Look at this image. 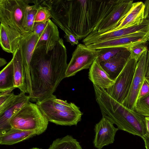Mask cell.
<instances>
[{
	"label": "cell",
	"mask_w": 149,
	"mask_h": 149,
	"mask_svg": "<svg viewBox=\"0 0 149 149\" xmlns=\"http://www.w3.org/2000/svg\"><path fill=\"white\" fill-rule=\"evenodd\" d=\"M145 78L149 80V50L148 51Z\"/></svg>",
	"instance_id": "34"
},
{
	"label": "cell",
	"mask_w": 149,
	"mask_h": 149,
	"mask_svg": "<svg viewBox=\"0 0 149 149\" xmlns=\"http://www.w3.org/2000/svg\"><path fill=\"white\" fill-rule=\"evenodd\" d=\"M149 41V33L136 32L124 36L97 42L86 45L96 49L110 47L128 49L131 46Z\"/></svg>",
	"instance_id": "11"
},
{
	"label": "cell",
	"mask_w": 149,
	"mask_h": 149,
	"mask_svg": "<svg viewBox=\"0 0 149 149\" xmlns=\"http://www.w3.org/2000/svg\"><path fill=\"white\" fill-rule=\"evenodd\" d=\"M119 0H50L53 22L79 40L97 32L100 24Z\"/></svg>",
	"instance_id": "1"
},
{
	"label": "cell",
	"mask_w": 149,
	"mask_h": 149,
	"mask_svg": "<svg viewBox=\"0 0 149 149\" xmlns=\"http://www.w3.org/2000/svg\"><path fill=\"white\" fill-rule=\"evenodd\" d=\"M47 2V0H42L41 6L38 9L35 17V23L47 22L52 18Z\"/></svg>",
	"instance_id": "24"
},
{
	"label": "cell",
	"mask_w": 149,
	"mask_h": 149,
	"mask_svg": "<svg viewBox=\"0 0 149 149\" xmlns=\"http://www.w3.org/2000/svg\"><path fill=\"white\" fill-rule=\"evenodd\" d=\"M134 110L145 117H149V94L137 100Z\"/></svg>",
	"instance_id": "27"
},
{
	"label": "cell",
	"mask_w": 149,
	"mask_h": 149,
	"mask_svg": "<svg viewBox=\"0 0 149 149\" xmlns=\"http://www.w3.org/2000/svg\"><path fill=\"white\" fill-rule=\"evenodd\" d=\"M39 37L33 32L23 39L21 42L20 48L22 62L25 70L26 83L28 93L30 95L31 91V84L29 72L30 65L31 59Z\"/></svg>",
	"instance_id": "13"
},
{
	"label": "cell",
	"mask_w": 149,
	"mask_h": 149,
	"mask_svg": "<svg viewBox=\"0 0 149 149\" xmlns=\"http://www.w3.org/2000/svg\"><path fill=\"white\" fill-rule=\"evenodd\" d=\"M49 122L63 125H76L83 113L74 103L58 99L53 94L36 102Z\"/></svg>",
	"instance_id": "5"
},
{
	"label": "cell",
	"mask_w": 149,
	"mask_h": 149,
	"mask_svg": "<svg viewBox=\"0 0 149 149\" xmlns=\"http://www.w3.org/2000/svg\"><path fill=\"white\" fill-rule=\"evenodd\" d=\"M21 92L17 95L14 101L0 113V134L11 129L10 122L14 116L30 100L29 95Z\"/></svg>",
	"instance_id": "14"
},
{
	"label": "cell",
	"mask_w": 149,
	"mask_h": 149,
	"mask_svg": "<svg viewBox=\"0 0 149 149\" xmlns=\"http://www.w3.org/2000/svg\"><path fill=\"white\" fill-rule=\"evenodd\" d=\"M127 49L122 50L109 60L100 64L110 78L115 81L130 58Z\"/></svg>",
	"instance_id": "15"
},
{
	"label": "cell",
	"mask_w": 149,
	"mask_h": 149,
	"mask_svg": "<svg viewBox=\"0 0 149 149\" xmlns=\"http://www.w3.org/2000/svg\"><path fill=\"white\" fill-rule=\"evenodd\" d=\"M14 70L13 60L2 70L0 73V92L14 87Z\"/></svg>",
	"instance_id": "21"
},
{
	"label": "cell",
	"mask_w": 149,
	"mask_h": 149,
	"mask_svg": "<svg viewBox=\"0 0 149 149\" xmlns=\"http://www.w3.org/2000/svg\"><path fill=\"white\" fill-rule=\"evenodd\" d=\"M144 4L143 2H133L131 8L126 16L117 26L112 31L141 24L144 19Z\"/></svg>",
	"instance_id": "16"
},
{
	"label": "cell",
	"mask_w": 149,
	"mask_h": 149,
	"mask_svg": "<svg viewBox=\"0 0 149 149\" xmlns=\"http://www.w3.org/2000/svg\"><path fill=\"white\" fill-rule=\"evenodd\" d=\"M113 124L105 117H102L100 121L96 123L94 130L95 135L93 141L94 146L97 149L113 143L117 132L118 130Z\"/></svg>",
	"instance_id": "12"
},
{
	"label": "cell",
	"mask_w": 149,
	"mask_h": 149,
	"mask_svg": "<svg viewBox=\"0 0 149 149\" xmlns=\"http://www.w3.org/2000/svg\"><path fill=\"white\" fill-rule=\"evenodd\" d=\"M41 0H31V3L34 4L31 6L29 5L27 7V25L28 29L31 32H33L35 17L38 9L41 6Z\"/></svg>",
	"instance_id": "23"
},
{
	"label": "cell",
	"mask_w": 149,
	"mask_h": 149,
	"mask_svg": "<svg viewBox=\"0 0 149 149\" xmlns=\"http://www.w3.org/2000/svg\"><path fill=\"white\" fill-rule=\"evenodd\" d=\"M36 135V132L33 131L11 128L6 132L0 134V144L5 145H13Z\"/></svg>",
	"instance_id": "20"
},
{
	"label": "cell",
	"mask_w": 149,
	"mask_h": 149,
	"mask_svg": "<svg viewBox=\"0 0 149 149\" xmlns=\"http://www.w3.org/2000/svg\"><path fill=\"white\" fill-rule=\"evenodd\" d=\"M148 50L144 52L137 61L136 69L127 96L122 104L132 110L145 78Z\"/></svg>",
	"instance_id": "9"
},
{
	"label": "cell",
	"mask_w": 149,
	"mask_h": 149,
	"mask_svg": "<svg viewBox=\"0 0 149 149\" xmlns=\"http://www.w3.org/2000/svg\"><path fill=\"white\" fill-rule=\"evenodd\" d=\"M64 32L65 33L64 37L66 41L72 45L73 46L79 44V40L77 36L69 31H65Z\"/></svg>",
	"instance_id": "32"
},
{
	"label": "cell",
	"mask_w": 149,
	"mask_h": 149,
	"mask_svg": "<svg viewBox=\"0 0 149 149\" xmlns=\"http://www.w3.org/2000/svg\"><path fill=\"white\" fill-rule=\"evenodd\" d=\"M126 49H127L121 47H110L100 49L97 60L99 63L107 61Z\"/></svg>",
	"instance_id": "26"
},
{
	"label": "cell",
	"mask_w": 149,
	"mask_h": 149,
	"mask_svg": "<svg viewBox=\"0 0 149 149\" xmlns=\"http://www.w3.org/2000/svg\"><path fill=\"white\" fill-rule=\"evenodd\" d=\"M142 138L144 142L145 146L146 149H149V136L146 135Z\"/></svg>",
	"instance_id": "35"
},
{
	"label": "cell",
	"mask_w": 149,
	"mask_h": 149,
	"mask_svg": "<svg viewBox=\"0 0 149 149\" xmlns=\"http://www.w3.org/2000/svg\"><path fill=\"white\" fill-rule=\"evenodd\" d=\"M14 82V87L22 92L28 93L25 70L23 66L20 47L13 54Z\"/></svg>",
	"instance_id": "19"
},
{
	"label": "cell",
	"mask_w": 149,
	"mask_h": 149,
	"mask_svg": "<svg viewBox=\"0 0 149 149\" xmlns=\"http://www.w3.org/2000/svg\"><path fill=\"white\" fill-rule=\"evenodd\" d=\"M144 3L145 5L144 19L149 20V0L145 1Z\"/></svg>",
	"instance_id": "33"
},
{
	"label": "cell",
	"mask_w": 149,
	"mask_h": 149,
	"mask_svg": "<svg viewBox=\"0 0 149 149\" xmlns=\"http://www.w3.org/2000/svg\"><path fill=\"white\" fill-rule=\"evenodd\" d=\"M58 27L51 19L47 24L43 33L39 38L35 48L45 45L47 53L52 51L60 39Z\"/></svg>",
	"instance_id": "18"
},
{
	"label": "cell",
	"mask_w": 149,
	"mask_h": 149,
	"mask_svg": "<svg viewBox=\"0 0 149 149\" xmlns=\"http://www.w3.org/2000/svg\"><path fill=\"white\" fill-rule=\"evenodd\" d=\"M93 88L102 117L115 124L118 130L141 138L147 135L145 117L118 102L106 90L96 86Z\"/></svg>",
	"instance_id": "3"
},
{
	"label": "cell",
	"mask_w": 149,
	"mask_h": 149,
	"mask_svg": "<svg viewBox=\"0 0 149 149\" xmlns=\"http://www.w3.org/2000/svg\"><path fill=\"white\" fill-rule=\"evenodd\" d=\"M137 61L130 58L115 80L114 84L106 90L112 98L122 104L129 93Z\"/></svg>",
	"instance_id": "7"
},
{
	"label": "cell",
	"mask_w": 149,
	"mask_h": 149,
	"mask_svg": "<svg viewBox=\"0 0 149 149\" xmlns=\"http://www.w3.org/2000/svg\"><path fill=\"white\" fill-rule=\"evenodd\" d=\"M88 75L93 85L105 90L112 86L115 81L110 78L97 59L89 69Z\"/></svg>",
	"instance_id": "17"
},
{
	"label": "cell",
	"mask_w": 149,
	"mask_h": 149,
	"mask_svg": "<svg viewBox=\"0 0 149 149\" xmlns=\"http://www.w3.org/2000/svg\"><path fill=\"white\" fill-rule=\"evenodd\" d=\"M47 22L45 23H35L33 27V32L39 38L40 37L43 33L47 24Z\"/></svg>",
	"instance_id": "31"
},
{
	"label": "cell",
	"mask_w": 149,
	"mask_h": 149,
	"mask_svg": "<svg viewBox=\"0 0 149 149\" xmlns=\"http://www.w3.org/2000/svg\"><path fill=\"white\" fill-rule=\"evenodd\" d=\"M145 121L147 131V135L149 136V117H145Z\"/></svg>",
	"instance_id": "36"
},
{
	"label": "cell",
	"mask_w": 149,
	"mask_h": 149,
	"mask_svg": "<svg viewBox=\"0 0 149 149\" xmlns=\"http://www.w3.org/2000/svg\"><path fill=\"white\" fill-rule=\"evenodd\" d=\"M6 60L3 58H0V67H1L7 63Z\"/></svg>",
	"instance_id": "37"
},
{
	"label": "cell",
	"mask_w": 149,
	"mask_h": 149,
	"mask_svg": "<svg viewBox=\"0 0 149 149\" xmlns=\"http://www.w3.org/2000/svg\"><path fill=\"white\" fill-rule=\"evenodd\" d=\"M14 87L9 89L0 92V113H2L15 99L17 95L14 94L12 91L15 88Z\"/></svg>",
	"instance_id": "25"
},
{
	"label": "cell",
	"mask_w": 149,
	"mask_h": 149,
	"mask_svg": "<svg viewBox=\"0 0 149 149\" xmlns=\"http://www.w3.org/2000/svg\"><path fill=\"white\" fill-rule=\"evenodd\" d=\"M146 43L137 44L127 49L130 53V58L138 61L143 52L147 50Z\"/></svg>",
	"instance_id": "29"
},
{
	"label": "cell",
	"mask_w": 149,
	"mask_h": 149,
	"mask_svg": "<svg viewBox=\"0 0 149 149\" xmlns=\"http://www.w3.org/2000/svg\"><path fill=\"white\" fill-rule=\"evenodd\" d=\"M0 43L2 49L4 51L13 54L8 34L3 26L1 24L0 26Z\"/></svg>",
	"instance_id": "28"
},
{
	"label": "cell",
	"mask_w": 149,
	"mask_h": 149,
	"mask_svg": "<svg viewBox=\"0 0 149 149\" xmlns=\"http://www.w3.org/2000/svg\"><path fill=\"white\" fill-rule=\"evenodd\" d=\"M48 149H83L80 143L72 136L67 135L55 140Z\"/></svg>",
	"instance_id": "22"
},
{
	"label": "cell",
	"mask_w": 149,
	"mask_h": 149,
	"mask_svg": "<svg viewBox=\"0 0 149 149\" xmlns=\"http://www.w3.org/2000/svg\"><path fill=\"white\" fill-rule=\"evenodd\" d=\"M99 52V49L89 48L84 44L78 45L68 64L65 78L74 76L83 70L89 69L97 58Z\"/></svg>",
	"instance_id": "8"
},
{
	"label": "cell",
	"mask_w": 149,
	"mask_h": 149,
	"mask_svg": "<svg viewBox=\"0 0 149 149\" xmlns=\"http://www.w3.org/2000/svg\"><path fill=\"white\" fill-rule=\"evenodd\" d=\"M30 149H42L39 148H31Z\"/></svg>",
	"instance_id": "38"
},
{
	"label": "cell",
	"mask_w": 149,
	"mask_h": 149,
	"mask_svg": "<svg viewBox=\"0 0 149 149\" xmlns=\"http://www.w3.org/2000/svg\"><path fill=\"white\" fill-rule=\"evenodd\" d=\"M133 1L132 0H119L100 24L97 32L90 34H101L113 30L130 9Z\"/></svg>",
	"instance_id": "10"
},
{
	"label": "cell",
	"mask_w": 149,
	"mask_h": 149,
	"mask_svg": "<svg viewBox=\"0 0 149 149\" xmlns=\"http://www.w3.org/2000/svg\"><path fill=\"white\" fill-rule=\"evenodd\" d=\"M67 58L66 48L62 38L48 53L45 45L35 48L29 68L30 100L40 101L53 94L65 78Z\"/></svg>",
	"instance_id": "2"
},
{
	"label": "cell",
	"mask_w": 149,
	"mask_h": 149,
	"mask_svg": "<svg viewBox=\"0 0 149 149\" xmlns=\"http://www.w3.org/2000/svg\"><path fill=\"white\" fill-rule=\"evenodd\" d=\"M149 94V80L145 78L139 91L137 100L142 98Z\"/></svg>",
	"instance_id": "30"
},
{
	"label": "cell",
	"mask_w": 149,
	"mask_h": 149,
	"mask_svg": "<svg viewBox=\"0 0 149 149\" xmlns=\"http://www.w3.org/2000/svg\"><path fill=\"white\" fill-rule=\"evenodd\" d=\"M49 122L38 106L29 101L13 118L10 126L11 128L33 131L39 135L47 129Z\"/></svg>",
	"instance_id": "6"
},
{
	"label": "cell",
	"mask_w": 149,
	"mask_h": 149,
	"mask_svg": "<svg viewBox=\"0 0 149 149\" xmlns=\"http://www.w3.org/2000/svg\"><path fill=\"white\" fill-rule=\"evenodd\" d=\"M29 0H0V22L9 38L13 54L31 32L27 23Z\"/></svg>",
	"instance_id": "4"
}]
</instances>
